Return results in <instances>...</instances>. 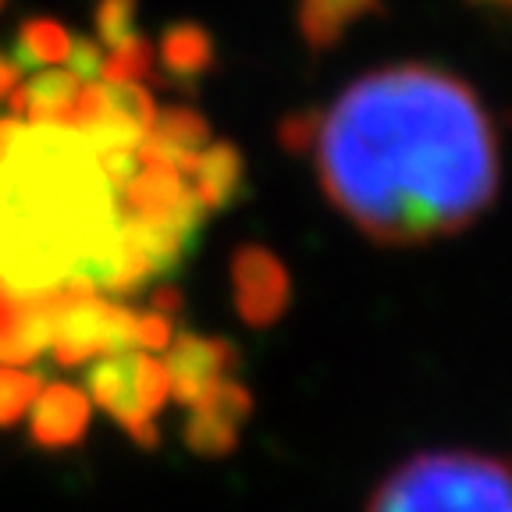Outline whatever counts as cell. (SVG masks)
Returning <instances> with one entry per match:
<instances>
[{"mask_svg":"<svg viewBox=\"0 0 512 512\" xmlns=\"http://www.w3.org/2000/svg\"><path fill=\"white\" fill-rule=\"evenodd\" d=\"M281 139L317 160L328 200L381 242H427L477 221L502 160L488 107L431 64L356 79L328 111L292 118Z\"/></svg>","mask_w":512,"mask_h":512,"instance_id":"obj_1","label":"cell"},{"mask_svg":"<svg viewBox=\"0 0 512 512\" xmlns=\"http://www.w3.org/2000/svg\"><path fill=\"white\" fill-rule=\"evenodd\" d=\"M118 232V200L75 128L25 125L0 157V285L40 296L82 274Z\"/></svg>","mask_w":512,"mask_h":512,"instance_id":"obj_2","label":"cell"},{"mask_svg":"<svg viewBox=\"0 0 512 512\" xmlns=\"http://www.w3.org/2000/svg\"><path fill=\"white\" fill-rule=\"evenodd\" d=\"M370 512H512V466L473 452H431L402 463Z\"/></svg>","mask_w":512,"mask_h":512,"instance_id":"obj_3","label":"cell"},{"mask_svg":"<svg viewBox=\"0 0 512 512\" xmlns=\"http://www.w3.org/2000/svg\"><path fill=\"white\" fill-rule=\"evenodd\" d=\"M136 328V310L100 296H75L64 303L61 317H57L50 356L64 370L86 367V363L100 360V356H118V352L136 349Z\"/></svg>","mask_w":512,"mask_h":512,"instance_id":"obj_4","label":"cell"},{"mask_svg":"<svg viewBox=\"0 0 512 512\" xmlns=\"http://www.w3.org/2000/svg\"><path fill=\"white\" fill-rule=\"evenodd\" d=\"M136 360L139 352H118V356H100V360L86 363L82 381L89 402L111 413L121 424V431L143 448L160 445V431L150 416L139 406V388H136Z\"/></svg>","mask_w":512,"mask_h":512,"instance_id":"obj_5","label":"cell"},{"mask_svg":"<svg viewBox=\"0 0 512 512\" xmlns=\"http://www.w3.org/2000/svg\"><path fill=\"white\" fill-rule=\"evenodd\" d=\"M235 363V349L221 338H203L182 331V335L171 338L168 352V381H171V399L182 402V406L196 409L217 384L228 381V370Z\"/></svg>","mask_w":512,"mask_h":512,"instance_id":"obj_6","label":"cell"},{"mask_svg":"<svg viewBox=\"0 0 512 512\" xmlns=\"http://www.w3.org/2000/svg\"><path fill=\"white\" fill-rule=\"evenodd\" d=\"M93 402L82 388L68 381L43 384L40 399L32 402L29 438L40 448H72L86 438Z\"/></svg>","mask_w":512,"mask_h":512,"instance_id":"obj_7","label":"cell"},{"mask_svg":"<svg viewBox=\"0 0 512 512\" xmlns=\"http://www.w3.org/2000/svg\"><path fill=\"white\" fill-rule=\"evenodd\" d=\"M235 303L239 313L249 324H271L281 310H285L288 299V285H285V271L264 249H239L235 253Z\"/></svg>","mask_w":512,"mask_h":512,"instance_id":"obj_8","label":"cell"},{"mask_svg":"<svg viewBox=\"0 0 512 512\" xmlns=\"http://www.w3.org/2000/svg\"><path fill=\"white\" fill-rule=\"evenodd\" d=\"M82 86H86V79H79L75 72H57V68L36 72L8 96L11 114H18V121H25V125L72 128Z\"/></svg>","mask_w":512,"mask_h":512,"instance_id":"obj_9","label":"cell"},{"mask_svg":"<svg viewBox=\"0 0 512 512\" xmlns=\"http://www.w3.org/2000/svg\"><path fill=\"white\" fill-rule=\"evenodd\" d=\"M214 64V40L210 32L196 22H175L160 36V68L164 79L182 89H192Z\"/></svg>","mask_w":512,"mask_h":512,"instance_id":"obj_10","label":"cell"},{"mask_svg":"<svg viewBox=\"0 0 512 512\" xmlns=\"http://www.w3.org/2000/svg\"><path fill=\"white\" fill-rule=\"evenodd\" d=\"M192 192L182 171L168 164H146L125 189L118 192V210L132 217H164Z\"/></svg>","mask_w":512,"mask_h":512,"instance_id":"obj_11","label":"cell"},{"mask_svg":"<svg viewBox=\"0 0 512 512\" xmlns=\"http://www.w3.org/2000/svg\"><path fill=\"white\" fill-rule=\"evenodd\" d=\"M246 185V164L232 143H210L200 153V164L192 171V192L200 196L207 210H221L242 196Z\"/></svg>","mask_w":512,"mask_h":512,"instance_id":"obj_12","label":"cell"},{"mask_svg":"<svg viewBox=\"0 0 512 512\" xmlns=\"http://www.w3.org/2000/svg\"><path fill=\"white\" fill-rule=\"evenodd\" d=\"M72 54V32L64 29L57 18H25L18 25L15 40H11V64L18 72H36V68H47V64H61Z\"/></svg>","mask_w":512,"mask_h":512,"instance_id":"obj_13","label":"cell"},{"mask_svg":"<svg viewBox=\"0 0 512 512\" xmlns=\"http://www.w3.org/2000/svg\"><path fill=\"white\" fill-rule=\"evenodd\" d=\"M235 438H239V420L217 413L210 406H196L192 416L185 420V445L200 456H224L232 452Z\"/></svg>","mask_w":512,"mask_h":512,"instance_id":"obj_14","label":"cell"},{"mask_svg":"<svg viewBox=\"0 0 512 512\" xmlns=\"http://www.w3.org/2000/svg\"><path fill=\"white\" fill-rule=\"evenodd\" d=\"M43 374L40 370H18V367H0V431H8L29 413V406L40 399L43 392Z\"/></svg>","mask_w":512,"mask_h":512,"instance_id":"obj_15","label":"cell"},{"mask_svg":"<svg viewBox=\"0 0 512 512\" xmlns=\"http://www.w3.org/2000/svg\"><path fill=\"white\" fill-rule=\"evenodd\" d=\"M100 75H104V82H160V75L153 72V47L146 36H128L125 43H118V47H111V54L104 57V68H100Z\"/></svg>","mask_w":512,"mask_h":512,"instance_id":"obj_16","label":"cell"},{"mask_svg":"<svg viewBox=\"0 0 512 512\" xmlns=\"http://www.w3.org/2000/svg\"><path fill=\"white\" fill-rule=\"evenodd\" d=\"M107 96V111L111 118L125 121L128 128H136L139 136H146L157 121V107H153V96L143 89V82H104Z\"/></svg>","mask_w":512,"mask_h":512,"instance_id":"obj_17","label":"cell"},{"mask_svg":"<svg viewBox=\"0 0 512 512\" xmlns=\"http://www.w3.org/2000/svg\"><path fill=\"white\" fill-rule=\"evenodd\" d=\"M136 11L139 0H96V36L107 43V47H118L128 36H136Z\"/></svg>","mask_w":512,"mask_h":512,"instance_id":"obj_18","label":"cell"},{"mask_svg":"<svg viewBox=\"0 0 512 512\" xmlns=\"http://www.w3.org/2000/svg\"><path fill=\"white\" fill-rule=\"evenodd\" d=\"M136 388H139V406H143V413L153 420V416L168 406V399H171L168 367H164L157 356H139L136 360Z\"/></svg>","mask_w":512,"mask_h":512,"instance_id":"obj_19","label":"cell"},{"mask_svg":"<svg viewBox=\"0 0 512 512\" xmlns=\"http://www.w3.org/2000/svg\"><path fill=\"white\" fill-rule=\"evenodd\" d=\"M96 164H100V171H104L107 185H111L114 200H118V192L125 189L132 178L143 171V164H139V153L136 146H121V150H104L96 153Z\"/></svg>","mask_w":512,"mask_h":512,"instance_id":"obj_20","label":"cell"},{"mask_svg":"<svg viewBox=\"0 0 512 512\" xmlns=\"http://www.w3.org/2000/svg\"><path fill=\"white\" fill-rule=\"evenodd\" d=\"M68 64H72V72L79 75V79L93 82L96 75H100V68H104V50H100L96 40H89V36H79V40H72Z\"/></svg>","mask_w":512,"mask_h":512,"instance_id":"obj_21","label":"cell"},{"mask_svg":"<svg viewBox=\"0 0 512 512\" xmlns=\"http://www.w3.org/2000/svg\"><path fill=\"white\" fill-rule=\"evenodd\" d=\"M136 338L143 349H168L171 345V320L157 317V313L146 310L143 317H139V328H136Z\"/></svg>","mask_w":512,"mask_h":512,"instance_id":"obj_22","label":"cell"},{"mask_svg":"<svg viewBox=\"0 0 512 512\" xmlns=\"http://www.w3.org/2000/svg\"><path fill=\"white\" fill-rule=\"evenodd\" d=\"M150 313H157V317H164V320H175L178 313H182V292H178V285L160 281L150 292Z\"/></svg>","mask_w":512,"mask_h":512,"instance_id":"obj_23","label":"cell"},{"mask_svg":"<svg viewBox=\"0 0 512 512\" xmlns=\"http://www.w3.org/2000/svg\"><path fill=\"white\" fill-rule=\"evenodd\" d=\"M18 75H22V72H18L15 64H11V57H8V54H0V100L15 93Z\"/></svg>","mask_w":512,"mask_h":512,"instance_id":"obj_24","label":"cell"},{"mask_svg":"<svg viewBox=\"0 0 512 512\" xmlns=\"http://www.w3.org/2000/svg\"><path fill=\"white\" fill-rule=\"evenodd\" d=\"M0 11H4V0H0Z\"/></svg>","mask_w":512,"mask_h":512,"instance_id":"obj_25","label":"cell"},{"mask_svg":"<svg viewBox=\"0 0 512 512\" xmlns=\"http://www.w3.org/2000/svg\"><path fill=\"white\" fill-rule=\"evenodd\" d=\"M509 4H512V0H509Z\"/></svg>","mask_w":512,"mask_h":512,"instance_id":"obj_26","label":"cell"}]
</instances>
